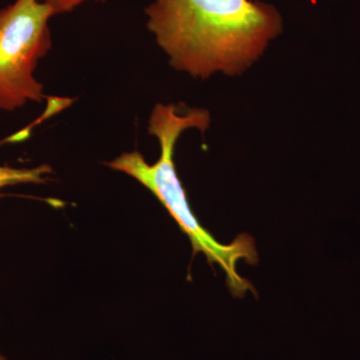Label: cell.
Masks as SVG:
<instances>
[{"label":"cell","instance_id":"cell-1","mask_svg":"<svg viewBox=\"0 0 360 360\" xmlns=\"http://www.w3.org/2000/svg\"><path fill=\"white\" fill-rule=\"evenodd\" d=\"M144 13L169 65L201 79L241 75L283 30L276 7L259 0H151Z\"/></svg>","mask_w":360,"mask_h":360},{"label":"cell","instance_id":"cell-2","mask_svg":"<svg viewBox=\"0 0 360 360\" xmlns=\"http://www.w3.org/2000/svg\"><path fill=\"white\" fill-rule=\"evenodd\" d=\"M210 123L207 110L189 108L184 104H156L149 120L148 131L160 141L161 153L158 160L149 165L141 153L135 150L122 153L106 165L111 169L134 177L155 194L182 232L191 239L193 255L202 252L210 265H219L225 272L232 295L243 297L248 290L253 293L255 290L250 281L239 276L236 265L239 260L252 265L257 264L255 240L245 233L238 236L229 245L220 243L213 238L191 210L175 169L174 148L180 135L191 129H200L203 134Z\"/></svg>","mask_w":360,"mask_h":360},{"label":"cell","instance_id":"cell-3","mask_svg":"<svg viewBox=\"0 0 360 360\" xmlns=\"http://www.w3.org/2000/svg\"><path fill=\"white\" fill-rule=\"evenodd\" d=\"M54 15L41 0H15L0 9V110L14 111L44 98L33 73L51 51Z\"/></svg>","mask_w":360,"mask_h":360},{"label":"cell","instance_id":"cell-4","mask_svg":"<svg viewBox=\"0 0 360 360\" xmlns=\"http://www.w3.org/2000/svg\"><path fill=\"white\" fill-rule=\"evenodd\" d=\"M51 172L49 165H40L34 168L0 167V189L22 184H44L46 181V175Z\"/></svg>","mask_w":360,"mask_h":360},{"label":"cell","instance_id":"cell-5","mask_svg":"<svg viewBox=\"0 0 360 360\" xmlns=\"http://www.w3.org/2000/svg\"><path fill=\"white\" fill-rule=\"evenodd\" d=\"M41 1L51 6L56 15H58V14L70 13L77 6H82L85 1H89V0H41ZM94 1L105 2V0H94Z\"/></svg>","mask_w":360,"mask_h":360},{"label":"cell","instance_id":"cell-6","mask_svg":"<svg viewBox=\"0 0 360 360\" xmlns=\"http://www.w3.org/2000/svg\"><path fill=\"white\" fill-rule=\"evenodd\" d=\"M0 360H8L6 359V356H4V354H1V352H0Z\"/></svg>","mask_w":360,"mask_h":360}]
</instances>
